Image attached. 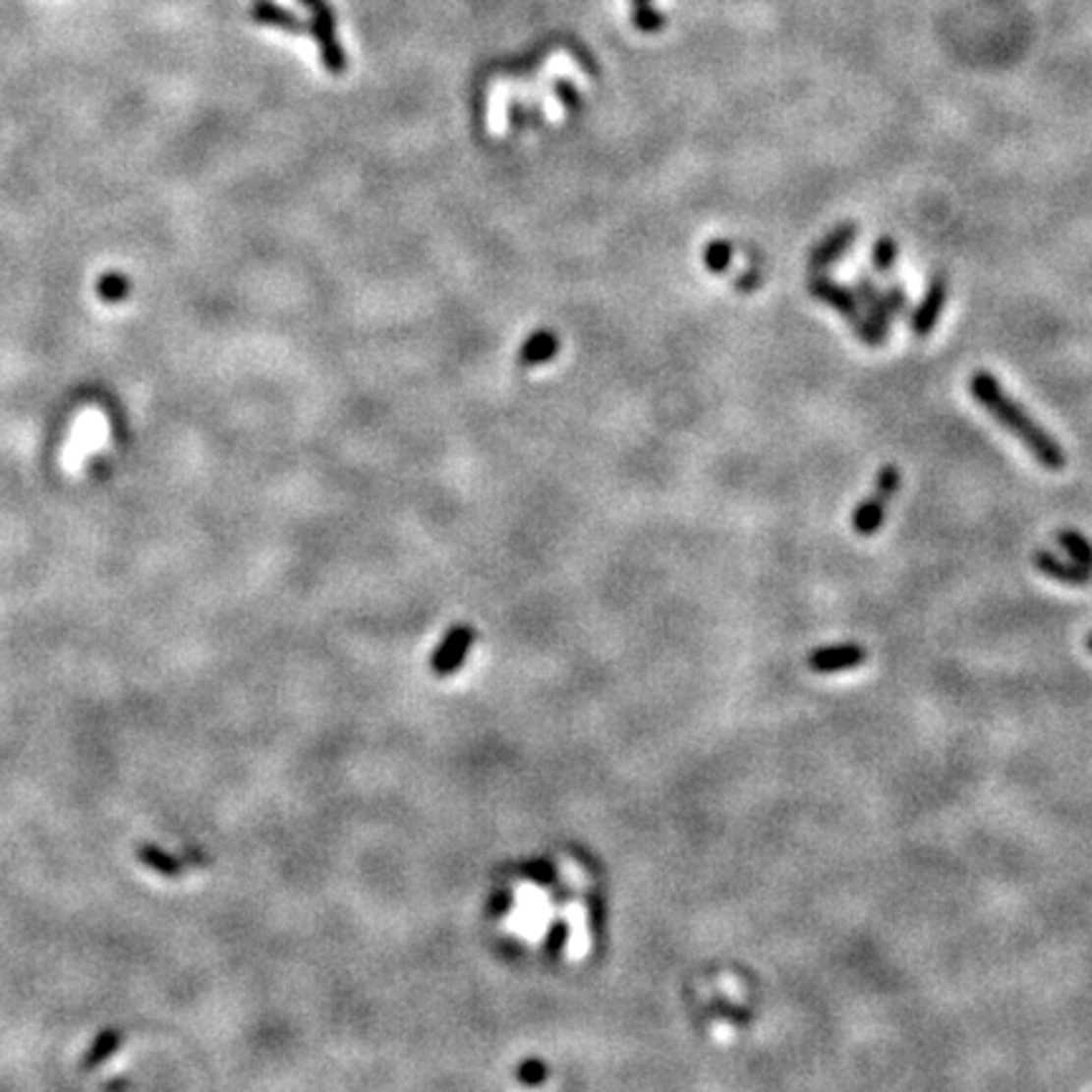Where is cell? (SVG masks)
Returning <instances> with one entry per match:
<instances>
[{
    "instance_id": "obj_1",
    "label": "cell",
    "mask_w": 1092,
    "mask_h": 1092,
    "mask_svg": "<svg viewBox=\"0 0 1092 1092\" xmlns=\"http://www.w3.org/2000/svg\"><path fill=\"white\" fill-rule=\"evenodd\" d=\"M968 392L1004 431L1011 432L1037 458L1039 466L1047 468V471H1063L1067 466V455H1064L1063 445L1057 443V437L1039 426L1014 397L1006 395L1002 382L992 373L979 370V373L971 374L968 377Z\"/></svg>"
},
{
    "instance_id": "obj_2",
    "label": "cell",
    "mask_w": 1092,
    "mask_h": 1092,
    "mask_svg": "<svg viewBox=\"0 0 1092 1092\" xmlns=\"http://www.w3.org/2000/svg\"><path fill=\"white\" fill-rule=\"evenodd\" d=\"M900 481L903 479H900L897 466L886 463V466L880 468L878 481H875V490L868 498H862V501L857 503L855 514H852V532H855L857 537H873V534L880 532V526H883V521H886V514H888V503L892 501V496H895L897 489H900Z\"/></svg>"
},
{
    "instance_id": "obj_3",
    "label": "cell",
    "mask_w": 1092,
    "mask_h": 1092,
    "mask_svg": "<svg viewBox=\"0 0 1092 1092\" xmlns=\"http://www.w3.org/2000/svg\"><path fill=\"white\" fill-rule=\"evenodd\" d=\"M852 291H855L857 302L865 307V316H860L857 324H852V329H855L857 337L868 344V347H883L892 324V316L886 307L883 291L868 276H857L855 289Z\"/></svg>"
},
{
    "instance_id": "obj_4",
    "label": "cell",
    "mask_w": 1092,
    "mask_h": 1092,
    "mask_svg": "<svg viewBox=\"0 0 1092 1092\" xmlns=\"http://www.w3.org/2000/svg\"><path fill=\"white\" fill-rule=\"evenodd\" d=\"M946 299H948V278H946L944 273H933L921 304H918V307L913 309V314H910L908 326L915 337H931L936 324H939L941 314H944Z\"/></svg>"
},
{
    "instance_id": "obj_5",
    "label": "cell",
    "mask_w": 1092,
    "mask_h": 1092,
    "mask_svg": "<svg viewBox=\"0 0 1092 1092\" xmlns=\"http://www.w3.org/2000/svg\"><path fill=\"white\" fill-rule=\"evenodd\" d=\"M857 233H860V225H857L855 220H844V223H839L837 228H833V231L827 233V236L817 243L815 251L809 254L807 259L809 271L825 273L827 268L834 266V263H837V260L842 259L852 246H855Z\"/></svg>"
},
{
    "instance_id": "obj_6",
    "label": "cell",
    "mask_w": 1092,
    "mask_h": 1092,
    "mask_svg": "<svg viewBox=\"0 0 1092 1092\" xmlns=\"http://www.w3.org/2000/svg\"><path fill=\"white\" fill-rule=\"evenodd\" d=\"M865 661H868V650L862 648L860 643H834L812 650L807 656V667L812 673L830 675L852 670V667L862 665Z\"/></svg>"
},
{
    "instance_id": "obj_7",
    "label": "cell",
    "mask_w": 1092,
    "mask_h": 1092,
    "mask_svg": "<svg viewBox=\"0 0 1092 1092\" xmlns=\"http://www.w3.org/2000/svg\"><path fill=\"white\" fill-rule=\"evenodd\" d=\"M807 289L809 294L815 296V299H820L822 304H827L830 309L842 314L844 319L850 321V326L857 324V319H860V302H857L855 291L847 289V286L839 284V281H834V278L825 276V273H815V276L809 278Z\"/></svg>"
},
{
    "instance_id": "obj_8",
    "label": "cell",
    "mask_w": 1092,
    "mask_h": 1092,
    "mask_svg": "<svg viewBox=\"0 0 1092 1092\" xmlns=\"http://www.w3.org/2000/svg\"><path fill=\"white\" fill-rule=\"evenodd\" d=\"M312 16H314L312 33L314 38H316V43H319L321 64H324L331 74H342L344 69H347V54H344V48L337 43V33H334V29H337L334 11L326 6L321 8V11L312 13Z\"/></svg>"
},
{
    "instance_id": "obj_9",
    "label": "cell",
    "mask_w": 1092,
    "mask_h": 1092,
    "mask_svg": "<svg viewBox=\"0 0 1092 1092\" xmlns=\"http://www.w3.org/2000/svg\"><path fill=\"white\" fill-rule=\"evenodd\" d=\"M1032 561H1034V567H1037V572H1042L1045 577L1055 579V582H1063V585L1082 587V585H1087V582H1092V569L1080 567L1077 561H1063L1060 556H1055L1052 551H1047V549L1034 551Z\"/></svg>"
},
{
    "instance_id": "obj_10",
    "label": "cell",
    "mask_w": 1092,
    "mask_h": 1092,
    "mask_svg": "<svg viewBox=\"0 0 1092 1092\" xmlns=\"http://www.w3.org/2000/svg\"><path fill=\"white\" fill-rule=\"evenodd\" d=\"M251 16L260 26H273V29H284L291 30V33H302L304 30L302 21L296 19L291 11H286L284 6L273 3V0H256L254 8H251Z\"/></svg>"
},
{
    "instance_id": "obj_11",
    "label": "cell",
    "mask_w": 1092,
    "mask_h": 1092,
    "mask_svg": "<svg viewBox=\"0 0 1092 1092\" xmlns=\"http://www.w3.org/2000/svg\"><path fill=\"white\" fill-rule=\"evenodd\" d=\"M556 349H559V342H556L554 334H551V331H539V334H534V337L526 342V347L521 349L519 360L524 367H534L544 360H551V357L556 355Z\"/></svg>"
},
{
    "instance_id": "obj_12",
    "label": "cell",
    "mask_w": 1092,
    "mask_h": 1092,
    "mask_svg": "<svg viewBox=\"0 0 1092 1092\" xmlns=\"http://www.w3.org/2000/svg\"><path fill=\"white\" fill-rule=\"evenodd\" d=\"M1057 544H1060V546H1063V549L1069 554V559L1077 561L1080 567L1092 569V542H1090V539L1082 537V534L1074 532V529H1063V532H1057Z\"/></svg>"
},
{
    "instance_id": "obj_13",
    "label": "cell",
    "mask_w": 1092,
    "mask_h": 1092,
    "mask_svg": "<svg viewBox=\"0 0 1092 1092\" xmlns=\"http://www.w3.org/2000/svg\"><path fill=\"white\" fill-rule=\"evenodd\" d=\"M731 260H733V246L728 241L716 238V241H711L709 246L703 249V266L709 268L711 273H726L728 268H731Z\"/></svg>"
},
{
    "instance_id": "obj_14",
    "label": "cell",
    "mask_w": 1092,
    "mask_h": 1092,
    "mask_svg": "<svg viewBox=\"0 0 1092 1092\" xmlns=\"http://www.w3.org/2000/svg\"><path fill=\"white\" fill-rule=\"evenodd\" d=\"M96 294L107 304L122 302L130 294V278L122 276V273H107L96 281Z\"/></svg>"
},
{
    "instance_id": "obj_15",
    "label": "cell",
    "mask_w": 1092,
    "mask_h": 1092,
    "mask_svg": "<svg viewBox=\"0 0 1092 1092\" xmlns=\"http://www.w3.org/2000/svg\"><path fill=\"white\" fill-rule=\"evenodd\" d=\"M897 260V241L891 236L878 238L873 246V266L878 273H891Z\"/></svg>"
},
{
    "instance_id": "obj_16",
    "label": "cell",
    "mask_w": 1092,
    "mask_h": 1092,
    "mask_svg": "<svg viewBox=\"0 0 1092 1092\" xmlns=\"http://www.w3.org/2000/svg\"><path fill=\"white\" fill-rule=\"evenodd\" d=\"M119 1042H122V1037H119L117 1032L101 1034V1037L94 1042V1047L89 1050V1055H86V1060L82 1063V1067L84 1069H94L96 1064L104 1063V1060H107V1057L112 1055L114 1050H117Z\"/></svg>"
},
{
    "instance_id": "obj_17",
    "label": "cell",
    "mask_w": 1092,
    "mask_h": 1092,
    "mask_svg": "<svg viewBox=\"0 0 1092 1092\" xmlns=\"http://www.w3.org/2000/svg\"><path fill=\"white\" fill-rule=\"evenodd\" d=\"M632 24L643 33H658L661 29H665V16L653 6H640L632 8Z\"/></svg>"
},
{
    "instance_id": "obj_18",
    "label": "cell",
    "mask_w": 1092,
    "mask_h": 1092,
    "mask_svg": "<svg viewBox=\"0 0 1092 1092\" xmlns=\"http://www.w3.org/2000/svg\"><path fill=\"white\" fill-rule=\"evenodd\" d=\"M883 299H886V307L892 319L905 314V309H908V299H905V291L900 286H891L888 291H883Z\"/></svg>"
},
{
    "instance_id": "obj_19",
    "label": "cell",
    "mask_w": 1092,
    "mask_h": 1092,
    "mask_svg": "<svg viewBox=\"0 0 1092 1092\" xmlns=\"http://www.w3.org/2000/svg\"><path fill=\"white\" fill-rule=\"evenodd\" d=\"M714 1006L718 1009L720 1016H726V1019L736 1021V1024H746V1021H751V1011H746L744 1006H733V1004L720 1002V999H716Z\"/></svg>"
},
{
    "instance_id": "obj_20",
    "label": "cell",
    "mask_w": 1092,
    "mask_h": 1092,
    "mask_svg": "<svg viewBox=\"0 0 1092 1092\" xmlns=\"http://www.w3.org/2000/svg\"><path fill=\"white\" fill-rule=\"evenodd\" d=\"M762 281H764L762 271H759V268H751V271H746L744 276L736 278V289L738 291H756L759 286H762Z\"/></svg>"
},
{
    "instance_id": "obj_21",
    "label": "cell",
    "mask_w": 1092,
    "mask_h": 1092,
    "mask_svg": "<svg viewBox=\"0 0 1092 1092\" xmlns=\"http://www.w3.org/2000/svg\"><path fill=\"white\" fill-rule=\"evenodd\" d=\"M299 3H302V6L307 8L309 13H316V11H321V8L329 6L326 0H299Z\"/></svg>"
},
{
    "instance_id": "obj_22",
    "label": "cell",
    "mask_w": 1092,
    "mask_h": 1092,
    "mask_svg": "<svg viewBox=\"0 0 1092 1092\" xmlns=\"http://www.w3.org/2000/svg\"><path fill=\"white\" fill-rule=\"evenodd\" d=\"M640 6H653V0H632V8H640Z\"/></svg>"
},
{
    "instance_id": "obj_23",
    "label": "cell",
    "mask_w": 1092,
    "mask_h": 1092,
    "mask_svg": "<svg viewBox=\"0 0 1092 1092\" xmlns=\"http://www.w3.org/2000/svg\"><path fill=\"white\" fill-rule=\"evenodd\" d=\"M1085 645H1087V650H1090V653H1092V635H1087V640H1085Z\"/></svg>"
}]
</instances>
